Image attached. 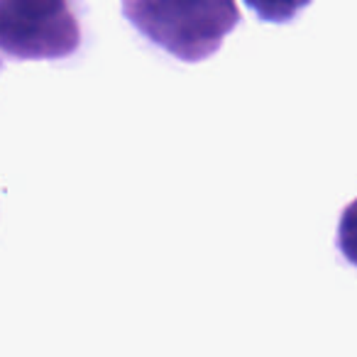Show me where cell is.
<instances>
[{
	"instance_id": "6da1fadb",
	"label": "cell",
	"mask_w": 357,
	"mask_h": 357,
	"mask_svg": "<svg viewBox=\"0 0 357 357\" xmlns=\"http://www.w3.org/2000/svg\"><path fill=\"white\" fill-rule=\"evenodd\" d=\"M123 13L149 42L181 61L215 54L240 22L233 3H125Z\"/></svg>"
},
{
	"instance_id": "7a4b0ae2",
	"label": "cell",
	"mask_w": 357,
	"mask_h": 357,
	"mask_svg": "<svg viewBox=\"0 0 357 357\" xmlns=\"http://www.w3.org/2000/svg\"><path fill=\"white\" fill-rule=\"evenodd\" d=\"M84 22L66 0H0V54L54 61L76 54Z\"/></svg>"
},
{
	"instance_id": "3957f363",
	"label": "cell",
	"mask_w": 357,
	"mask_h": 357,
	"mask_svg": "<svg viewBox=\"0 0 357 357\" xmlns=\"http://www.w3.org/2000/svg\"><path fill=\"white\" fill-rule=\"evenodd\" d=\"M335 248L342 259L357 269V199L342 208L340 220H337Z\"/></svg>"
},
{
	"instance_id": "277c9868",
	"label": "cell",
	"mask_w": 357,
	"mask_h": 357,
	"mask_svg": "<svg viewBox=\"0 0 357 357\" xmlns=\"http://www.w3.org/2000/svg\"><path fill=\"white\" fill-rule=\"evenodd\" d=\"M0 69H3V59H0Z\"/></svg>"
}]
</instances>
